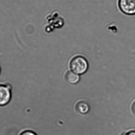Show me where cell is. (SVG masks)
Here are the masks:
<instances>
[{
  "mask_svg": "<svg viewBox=\"0 0 135 135\" xmlns=\"http://www.w3.org/2000/svg\"><path fill=\"white\" fill-rule=\"evenodd\" d=\"M11 98V91L8 85H0V106L6 105Z\"/></svg>",
  "mask_w": 135,
  "mask_h": 135,
  "instance_id": "3",
  "label": "cell"
},
{
  "mask_svg": "<svg viewBox=\"0 0 135 135\" xmlns=\"http://www.w3.org/2000/svg\"><path fill=\"white\" fill-rule=\"evenodd\" d=\"M76 108L79 112L82 114L87 113L89 109L88 104L83 101L79 102L77 103Z\"/></svg>",
  "mask_w": 135,
  "mask_h": 135,
  "instance_id": "5",
  "label": "cell"
},
{
  "mask_svg": "<svg viewBox=\"0 0 135 135\" xmlns=\"http://www.w3.org/2000/svg\"><path fill=\"white\" fill-rule=\"evenodd\" d=\"M20 135H37L32 131H27L23 132Z\"/></svg>",
  "mask_w": 135,
  "mask_h": 135,
  "instance_id": "6",
  "label": "cell"
},
{
  "mask_svg": "<svg viewBox=\"0 0 135 135\" xmlns=\"http://www.w3.org/2000/svg\"><path fill=\"white\" fill-rule=\"evenodd\" d=\"M125 135H135V131H132L129 132Z\"/></svg>",
  "mask_w": 135,
  "mask_h": 135,
  "instance_id": "7",
  "label": "cell"
},
{
  "mask_svg": "<svg viewBox=\"0 0 135 135\" xmlns=\"http://www.w3.org/2000/svg\"><path fill=\"white\" fill-rule=\"evenodd\" d=\"M65 78L68 82L71 84H75L79 81L78 75L71 71H68L66 74Z\"/></svg>",
  "mask_w": 135,
  "mask_h": 135,
  "instance_id": "4",
  "label": "cell"
},
{
  "mask_svg": "<svg viewBox=\"0 0 135 135\" xmlns=\"http://www.w3.org/2000/svg\"><path fill=\"white\" fill-rule=\"evenodd\" d=\"M0 73H1V68H0Z\"/></svg>",
  "mask_w": 135,
  "mask_h": 135,
  "instance_id": "8",
  "label": "cell"
},
{
  "mask_svg": "<svg viewBox=\"0 0 135 135\" xmlns=\"http://www.w3.org/2000/svg\"><path fill=\"white\" fill-rule=\"evenodd\" d=\"M71 70L76 74H81L86 72L88 68L87 61L81 56H77L72 59L70 63Z\"/></svg>",
  "mask_w": 135,
  "mask_h": 135,
  "instance_id": "1",
  "label": "cell"
},
{
  "mask_svg": "<svg viewBox=\"0 0 135 135\" xmlns=\"http://www.w3.org/2000/svg\"><path fill=\"white\" fill-rule=\"evenodd\" d=\"M119 6L121 11L125 14H135V0H119Z\"/></svg>",
  "mask_w": 135,
  "mask_h": 135,
  "instance_id": "2",
  "label": "cell"
}]
</instances>
